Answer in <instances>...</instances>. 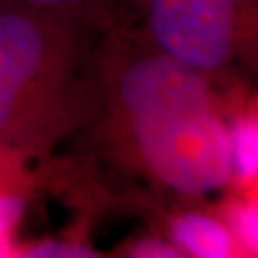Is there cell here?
Returning a JSON list of instances; mask_svg holds the SVG:
<instances>
[{
    "mask_svg": "<svg viewBox=\"0 0 258 258\" xmlns=\"http://www.w3.org/2000/svg\"><path fill=\"white\" fill-rule=\"evenodd\" d=\"M0 2L23 6V8L42 12L48 16L84 21L90 25L103 10L113 4V0H0Z\"/></svg>",
    "mask_w": 258,
    "mask_h": 258,
    "instance_id": "obj_6",
    "label": "cell"
},
{
    "mask_svg": "<svg viewBox=\"0 0 258 258\" xmlns=\"http://www.w3.org/2000/svg\"><path fill=\"white\" fill-rule=\"evenodd\" d=\"M92 25L0 2V151L42 153L83 124Z\"/></svg>",
    "mask_w": 258,
    "mask_h": 258,
    "instance_id": "obj_2",
    "label": "cell"
},
{
    "mask_svg": "<svg viewBox=\"0 0 258 258\" xmlns=\"http://www.w3.org/2000/svg\"><path fill=\"white\" fill-rule=\"evenodd\" d=\"M130 256L140 258H180L184 252L176 247L174 243H168L159 237H146L140 239L136 245L130 247Z\"/></svg>",
    "mask_w": 258,
    "mask_h": 258,
    "instance_id": "obj_10",
    "label": "cell"
},
{
    "mask_svg": "<svg viewBox=\"0 0 258 258\" xmlns=\"http://www.w3.org/2000/svg\"><path fill=\"white\" fill-rule=\"evenodd\" d=\"M84 122L111 161L157 189L205 197L231 184L230 126L212 81L134 35L96 44Z\"/></svg>",
    "mask_w": 258,
    "mask_h": 258,
    "instance_id": "obj_1",
    "label": "cell"
},
{
    "mask_svg": "<svg viewBox=\"0 0 258 258\" xmlns=\"http://www.w3.org/2000/svg\"><path fill=\"white\" fill-rule=\"evenodd\" d=\"M170 237L178 249L184 250V256L228 258L239 254V247L226 222L205 212L187 211L172 218Z\"/></svg>",
    "mask_w": 258,
    "mask_h": 258,
    "instance_id": "obj_4",
    "label": "cell"
},
{
    "mask_svg": "<svg viewBox=\"0 0 258 258\" xmlns=\"http://www.w3.org/2000/svg\"><path fill=\"white\" fill-rule=\"evenodd\" d=\"M140 21L134 37L211 81L256 50V0H140Z\"/></svg>",
    "mask_w": 258,
    "mask_h": 258,
    "instance_id": "obj_3",
    "label": "cell"
},
{
    "mask_svg": "<svg viewBox=\"0 0 258 258\" xmlns=\"http://www.w3.org/2000/svg\"><path fill=\"white\" fill-rule=\"evenodd\" d=\"M231 180L250 184L258 174L256 115H241L230 124Z\"/></svg>",
    "mask_w": 258,
    "mask_h": 258,
    "instance_id": "obj_5",
    "label": "cell"
},
{
    "mask_svg": "<svg viewBox=\"0 0 258 258\" xmlns=\"http://www.w3.org/2000/svg\"><path fill=\"white\" fill-rule=\"evenodd\" d=\"M231 231L237 247L247 250V254H256L258 250V209L254 201L235 199L226 205L224 218Z\"/></svg>",
    "mask_w": 258,
    "mask_h": 258,
    "instance_id": "obj_7",
    "label": "cell"
},
{
    "mask_svg": "<svg viewBox=\"0 0 258 258\" xmlns=\"http://www.w3.org/2000/svg\"><path fill=\"white\" fill-rule=\"evenodd\" d=\"M23 256L33 258H94L98 252L83 243L73 241H42L23 250Z\"/></svg>",
    "mask_w": 258,
    "mask_h": 258,
    "instance_id": "obj_8",
    "label": "cell"
},
{
    "mask_svg": "<svg viewBox=\"0 0 258 258\" xmlns=\"http://www.w3.org/2000/svg\"><path fill=\"white\" fill-rule=\"evenodd\" d=\"M21 205L19 199L0 195V256L8 252L10 233L21 216Z\"/></svg>",
    "mask_w": 258,
    "mask_h": 258,
    "instance_id": "obj_9",
    "label": "cell"
}]
</instances>
